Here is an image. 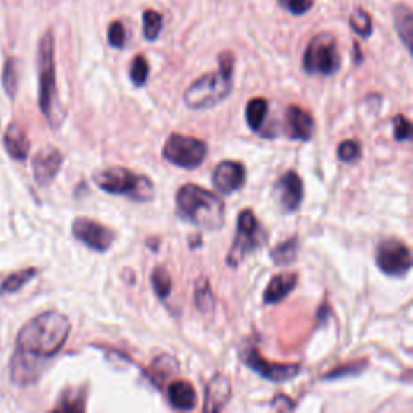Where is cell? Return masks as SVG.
Listing matches in <instances>:
<instances>
[{
    "label": "cell",
    "mask_w": 413,
    "mask_h": 413,
    "mask_svg": "<svg viewBox=\"0 0 413 413\" xmlns=\"http://www.w3.org/2000/svg\"><path fill=\"white\" fill-rule=\"evenodd\" d=\"M71 333V323L60 312H44L20 329L17 349L31 357L47 360L61 350Z\"/></svg>",
    "instance_id": "6da1fadb"
},
{
    "label": "cell",
    "mask_w": 413,
    "mask_h": 413,
    "mask_svg": "<svg viewBox=\"0 0 413 413\" xmlns=\"http://www.w3.org/2000/svg\"><path fill=\"white\" fill-rule=\"evenodd\" d=\"M176 215L207 231L224 224V202L213 192L196 184H184L176 194Z\"/></svg>",
    "instance_id": "7a4b0ae2"
},
{
    "label": "cell",
    "mask_w": 413,
    "mask_h": 413,
    "mask_svg": "<svg viewBox=\"0 0 413 413\" xmlns=\"http://www.w3.org/2000/svg\"><path fill=\"white\" fill-rule=\"evenodd\" d=\"M234 55L224 50L218 55V70L207 73L186 89L184 103L191 110H205L218 106L233 91Z\"/></svg>",
    "instance_id": "3957f363"
},
{
    "label": "cell",
    "mask_w": 413,
    "mask_h": 413,
    "mask_svg": "<svg viewBox=\"0 0 413 413\" xmlns=\"http://www.w3.org/2000/svg\"><path fill=\"white\" fill-rule=\"evenodd\" d=\"M38 75H39V107L52 128H60L65 112L61 110L57 92L55 73V39L52 31L41 38L38 47Z\"/></svg>",
    "instance_id": "277c9868"
},
{
    "label": "cell",
    "mask_w": 413,
    "mask_h": 413,
    "mask_svg": "<svg viewBox=\"0 0 413 413\" xmlns=\"http://www.w3.org/2000/svg\"><path fill=\"white\" fill-rule=\"evenodd\" d=\"M92 180L99 189L112 196H123L136 202H150L155 197V187L147 176L122 166L96 171Z\"/></svg>",
    "instance_id": "5b68a950"
},
{
    "label": "cell",
    "mask_w": 413,
    "mask_h": 413,
    "mask_svg": "<svg viewBox=\"0 0 413 413\" xmlns=\"http://www.w3.org/2000/svg\"><path fill=\"white\" fill-rule=\"evenodd\" d=\"M266 242H268L266 229L261 226L255 213L245 208L238 217L236 238H234L231 249H229L226 263L229 266H238L247 255L261 249Z\"/></svg>",
    "instance_id": "8992f818"
},
{
    "label": "cell",
    "mask_w": 413,
    "mask_h": 413,
    "mask_svg": "<svg viewBox=\"0 0 413 413\" xmlns=\"http://www.w3.org/2000/svg\"><path fill=\"white\" fill-rule=\"evenodd\" d=\"M302 66L307 75L333 76L341 68L338 39L331 33H320L313 36L307 44L302 59Z\"/></svg>",
    "instance_id": "52a82bcc"
},
{
    "label": "cell",
    "mask_w": 413,
    "mask_h": 413,
    "mask_svg": "<svg viewBox=\"0 0 413 413\" xmlns=\"http://www.w3.org/2000/svg\"><path fill=\"white\" fill-rule=\"evenodd\" d=\"M207 144L197 138L184 134H171L164 145V159L180 168L194 170L207 157Z\"/></svg>",
    "instance_id": "ba28073f"
},
{
    "label": "cell",
    "mask_w": 413,
    "mask_h": 413,
    "mask_svg": "<svg viewBox=\"0 0 413 413\" xmlns=\"http://www.w3.org/2000/svg\"><path fill=\"white\" fill-rule=\"evenodd\" d=\"M376 265L389 276H405L412 268L410 249L399 239H384L376 249Z\"/></svg>",
    "instance_id": "9c48e42d"
},
{
    "label": "cell",
    "mask_w": 413,
    "mask_h": 413,
    "mask_svg": "<svg viewBox=\"0 0 413 413\" xmlns=\"http://www.w3.org/2000/svg\"><path fill=\"white\" fill-rule=\"evenodd\" d=\"M240 358L244 365L259 373L261 378L273 381V383H283V381L296 378L300 371V365L297 363H270L268 360L261 357L255 347H244L240 350Z\"/></svg>",
    "instance_id": "30bf717a"
},
{
    "label": "cell",
    "mask_w": 413,
    "mask_h": 413,
    "mask_svg": "<svg viewBox=\"0 0 413 413\" xmlns=\"http://www.w3.org/2000/svg\"><path fill=\"white\" fill-rule=\"evenodd\" d=\"M71 231L73 236L80 242L89 249L96 250V252H107L117 240V234L113 229L103 226L102 223L91 218H76L73 222Z\"/></svg>",
    "instance_id": "8fae6325"
},
{
    "label": "cell",
    "mask_w": 413,
    "mask_h": 413,
    "mask_svg": "<svg viewBox=\"0 0 413 413\" xmlns=\"http://www.w3.org/2000/svg\"><path fill=\"white\" fill-rule=\"evenodd\" d=\"M64 165V154L54 145H45L34 155L33 159V175L39 186H49L60 173Z\"/></svg>",
    "instance_id": "7c38bea8"
},
{
    "label": "cell",
    "mask_w": 413,
    "mask_h": 413,
    "mask_svg": "<svg viewBox=\"0 0 413 413\" xmlns=\"http://www.w3.org/2000/svg\"><path fill=\"white\" fill-rule=\"evenodd\" d=\"M275 194L283 212L292 213L299 210L300 203L304 201V182L296 171H287L276 182Z\"/></svg>",
    "instance_id": "4fadbf2b"
},
{
    "label": "cell",
    "mask_w": 413,
    "mask_h": 413,
    "mask_svg": "<svg viewBox=\"0 0 413 413\" xmlns=\"http://www.w3.org/2000/svg\"><path fill=\"white\" fill-rule=\"evenodd\" d=\"M212 182L215 189L223 196H229L233 192L242 189L245 184V168L242 164L233 160H224L213 170Z\"/></svg>",
    "instance_id": "5bb4252c"
},
{
    "label": "cell",
    "mask_w": 413,
    "mask_h": 413,
    "mask_svg": "<svg viewBox=\"0 0 413 413\" xmlns=\"http://www.w3.org/2000/svg\"><path fill=\"white\" fill-rule=\"evenodd\" d=\"M315 129V122L312 115L304 108L289 106L286 110V133L294 140H310Z\"/></svg>",
    "instance_id": "9a60e30c"
},
{
    "label": "cell",
    "mask_w": 413,
    "mask_h": 413,
    "mask_svg": "<svg viewBox=\"0 0 413 413\" xmlns=\"http://www.w3.org/2000/svg\"><path fill=\"white\" fill-rule=\"evenodd\" d=\"M45 360L31 357V355L17 349V354L12 360V379L20 386H28L34 383L43 371V363Z\"/></svg>",
    "instance_id": "2e32d148"
},
{
    "label": "cell",
    "mask_w": 413,
    "mask_h": 413,
    "mask_svg": "<svg viewBox=\"0 0 413 413\" xmlns=\"http://www.w3.org/2000/svg\"><path fill=\"white\" fill-rule=\"evenodd\" d=\"M231 399V383L228 376L218 373L208 381L205 388V402L203 412H219L223 410Z\"/></svg>",
    "instance_id": "e0dca14e"
},
{
    "label": "cell",
    "mask_w": 413,
    "mask_h": 413,
    "mask_svg": "<svg viewBox=\"0 0 413 413\" xmlns=\"http://www.w3.org/2000/svg\"><path fill=\"white\" fill-rule=\"evenodd\" d=\"M297 280H299L297 273H287V271L273 276L263 292L265 304H278V302L284 300L296 289Z\"/></svg>",
    "instance_id": "ac0fdd59"
},
{
    "label": "cell",
    "mask_w": 413,
    "mask_h": 413,
    "mask_svg": "<svg viewBox=\"0 0 413 413\" xmlns=\"http://www.w3.org/2000/svg\"><path fill=\"white\" fill-rule=\"evenodd\" d=\"M3 145L5 150H7L8 155L12 157L13 160L23 161L28 159L31 144L28 136H26L24 129L17 123L8 124L7 131H5L3 136Z\"/></svg>",
    "instance_id": "d6986e66"
},
{
    "label": "cell",
    "mask_w": 413,
    "mask_h": 413,
    "mask_svg": "<svg viewBox=\"0 0 413 413\" xmlns=\"http://www.w3.org/2000/svg\"><path fill=\"white\" fill-rule=\"evenodd\" d=\"M392 18H394L396 33L402 41V44L407 50H412L413 41V13L412 8L407 3H396L392 10Z\"/></svg>",
    "instance_id": "ffe728a7"
},
{
    "label": "cell",
    "mask_w": 413,
    "mask_h": 413,
    "mask_svg": "<svg viewBox=\"0 0 413 413\" xmlns=\"http://www.w3.org/2000/svg\"><path fill=\"white\" fill-rule=\"evenodd\" d=\"M168 400L176 410H192L196 407L197 396L189 381H173L168 386Z\"/></svg>",
    "instance_id": "44dd1931"
},
{
    "label": "cell",
    "mask_w": 413,
    "mask_h": 413,
    "mask_svg": "<svg viewBox=\"0 0 413 413\" xmlns=\"http://www.w3.org/2000/svg\"><path fill=\"white\" fill-rule=\"evenodd\" d=\"M268 101L263 97H255L252 101H249L247 107H245V119H247L249 128L259 133L263 126L266 113H268Z\"/></svg>",
    "instance_id": "7402d4cb"
},
{
    "label": "cell",
    "mask_w": 413,
    "mask_h": 413,
    "mask_svg": "<svg viewBox=\"0 0 413 413\" xmlns=\"http://www.w3.org/2000/svg\"><path fill=\"white\" fill-rule=\"evenodd\" d=\"M349 26L355 34H358L363 39H368L373 34V18L362 7H355L354 12L350 13Z\"/></svg>",
    "instance_id": "603a6c76"
},
{
    "label": "cell",
    "mask_w": 413,
    "mask_h": 413,
    "mask_svg": "<svg viewBox=\"0 0 413 413\" xmlns=\"http://www.w3.org/2000/svg\"><path fill=\"white\" fill-rule=\"evenodd\" d=\"M297 252H299V239L294 236L276 245V247L271 250V259H273L275 263L280 266L291 265L292 261H296Z\"/></svg>",
    "instance_id": "cb8c5ba5"
},
{
    "label": "cell",
    "mask_w": 413,
    "mask_h": 413,
    "mask_svg": "<svg viewBox=\"0 0 413 413\" xmlns=\"http://www.w3.org/2000/svg\"><path fill=\"white\" fill-rule=\"evenodd\" d=\"M152 378L157 384H164L166 379L171 378L177 373V363L171 355H160L157 357L152 363Z\"/></svg>",
    "instance_id": "d4e9b609"
},
{
    "label": "cell",
    "mask_w": 413,
    "mask_h": 413,
    "mask_svg": "<svg viewBox=\"0 0 413 413\" xmlns=\"http://www.w3.org/2000/svg\"><path fill=\"white\" fill-rule=\"evenodd\" d=\"M194 304L198 308V312L207 315L212 313L215 308V297H213L210 283L207 280H198L194 289Z\"/></svg>",
    "instance_id": "484cf974"
},
{
    "label": "cell",
    "mask_w": 413,
    "mask_h": 413,
    "mask_svg": "<svg viewBox=\"0 0 413 413\" xmlns=\"http://www.w3.org/2000/svg\"><path fill=\"white\" fill-rule=\"evenodd\" d=\"M164 29V15L155 10H144L143 13V34L144 39L149 43L159 39V36Z\"/></svg>",
    "instance_id": "4316f807"
},
{
    "label": "cell",
    "mask_w": 413,
    "mask_h": 413,
    "mask_svg": "<svg viewBox=\"0 0 413 413\" xmlns=\"http://www.w3.org/2000/svg\"><path fill=\"white\" fill-rule=\"evenodd\" d=\"M36 275H38V270L36 268L22 270V271H17V273L10 275L8 278L3 281L2 286H0V294H13V292H18L22 287L28 284Z\"/></svg>",
    "instance_id": "83f0119b"
},
{
    "label": "cell",
    "mask_w": 413,
    "mask_h": 413,
    "mask_svg": "<svg viewBox=\"0 0 413 413\" xmlns=\"http://www.w3.org/2000/svg\"><path fill=\"white\" fill-rule=\"evenodd\" d=\"M86 392L82 389L66 391L57 404L55 410L60 412H82L86 409Z\"/></svg>",
    "instance_id": "f1b7e54d"
},
{
    "label": "cell",
    "mask_w": 413,
    "mask_h": 413,
    "mask_svg": "<svg viewBox=\"0 0 413 413\" xmlns=\"http://www.w3.org/2000/svg\"><path fill=\"white\" fill-rule=\"evenodd\" d=\"M154 292L160 300H166L171 294V276L165 266H157L150 276Z\"/></svg>",
    "instance_id": "f546056e"
},
{
    "label": "cell",
    "mask_w": 413,
    "mask_h": 413,
    "mask_svg": "<svg viewBox=\"0 0 413 413\" xmlns=\"http://www.w3.org/2000/svg\"><path fill=\"white\" fill-rule=\"evenodd\" d=\"M2 85L5 89V94L12 99H15L18 91V66H17V60L13 57L5 60L3 65V71H2Z\"/></svg>",
    "instance_id": "4dcf8cb0"
},
{
    "label": "cell",
    "mask_w": 413,
    "mask_h": 413,
    "mask_svg": "<svg viewBox=\"0 0 413 413\" xmlns=\"http://www.w3.org/2000/svg\"><path fill=\"white\" fill-rule=\"evenodd\" d=\"M149 73L150 66L147 59L144 55H136L129 66V80L133 81V85L136 87H143L147 82Z\"/></svg>",
    "instance_id": "1f68e13d"
},
{
    "label": "cell",
    "mask_w": 413,
    "mask_h": 413,
    "mask_svg": "<svg viewBox=\"0 0 413 413\" xmlns=\"http://www.w3.org/2000/svg\"><path fill=\"white\" fill-rule=\"evenodd\" d=\"M338 157H339V160L346 161V164L357 161L360 157H362V145H360L357 140H354V139L342 140L338 147Z\"/></svg>",
    "instance_id": "d6a6232c"
},
{
    "label": "cell",
    "mask_w": 413,
    "mask_h": 413,
    "mask_svg": "<svg viewBox=\"0 0 413 413\" xmlns=\"http://www.w3.org/2000/svg\"><path fill=\"white\" fill-rule=\"evenodd\" d=\"M276 2L284 12L291 13L292 17H302V15L308 13L313 8L315 0H276Z\"/></svg>",
    "instance_id": "836d02e7"
},
{
    "label": "cell",
    "mask_w": 413,
    "mask_h": 413,
    "mask_svg": "<svg viewBox=\"0 0 413 413\" xmlns=\"http://www.w3.org/2000/svg\"><path fill=\"white\" fill-rule=\"evenodd\" d=\"M107 38L108 44L112 45L113 49H123L124 44H126V28H124L123 22L115 20V22L110 23Z\"/></svg>",
    "instance_id": "e575fe53"
},
{
    "label": "cell",
    "mask_w": 413,
    "mask_h": 413,
    "mask_svg": "<svg viewBox=\"0 0 413 413\" xmlns=\"http://www.w3.org/2000/svg\"><path fill=\"white\" fill-rule=\"evenodd\" d=\"M394 138L399 143L412 139V124L404 115H397L394 118Z\"/></svg>",
    "instance_id": "d590c367"
},
{
    "label": "cell",
    "mask_w": 413,
    "mask_h": 413,
    "mask_svg": "<svg viewBox=\"0 0 413 413\" xmlns=\"http://www.w3.org/2000/svg\"><path fill=\"white\" fill-rule=\"evenodd\" d=\"M365 367H367V362H354L350 365H344L342 368H338L329 373L328 376H325V379H338V378H342V376H350V375H358L360 371H362Z\"/></svg>",
    "instance_id": "8d00e7d4"
},
{
    "label": "cell",
    "mask_w": 413,
    "mask_h": 413,
    "mask_svg": "<svg viewBox=\"0 0 413 413\" xmlns=\"http://www.w3.org/2000/svg\"><path fill=\"white\" fill-rule=\"evenodd\" d=\"M354 61L357 65H360L363 61V54H362V50H360L358 43H354Z\"/></svg>",
    "instance_id": "74e56055"
}]
</instances>
